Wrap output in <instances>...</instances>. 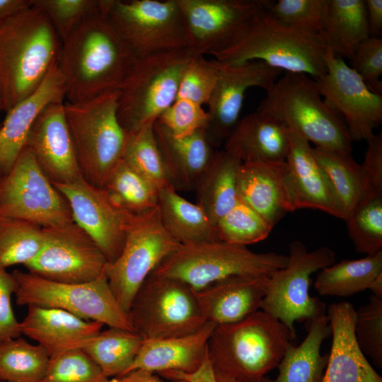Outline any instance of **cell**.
<instances>
[{
	"instance_id": "49",
	"label": "cell",
	"mask_w": 382,
	"mask_h": 382,
	"mask_svg": "<svg viewBox=\"0 0 382 382\" xmlns=\"http://www.w3.org/2000/svg\"><path fill=\"white\" fill-rule=\"evenodd\" d=\"M349 66L374 93L382 95V38L369 36L357 47Z\"/></svg>"
},
{
	"instance_id": "61",
	"label": "cell",
	"mask_w": 382,
	"mask_h": 382,
	"mask_svg": "<svg viewBox=\"0 0 382 382\" xmlns=\"http://www.w3.org/2000/svg\"><path fill=\"white\" fill-rule=\"evenodd\" d=\"M0 382H2V381H0Z\"/></svg>"
},
{
	"instance_id": "14",
	"label": "cell",
	"mask_w": 382,
	"mask_h": 382,
	"mask_svg": "<svg viewBox=\"0 0 382 382\" xmlns=\"http://www.w3.org/2000/svg\"><path fill=\"white\" fill-rule=\"evenodd\" d=\"M0 217L25 220L42 228L74 222L66 199L26 147L0 179Z\"/></svg>"
},
{
	"instance_id": "3",
	"label": "cell",
	"mask_w": 382,
	"mask_h": 382,
	"mask_svg": "<svg viewBox=\"0 0 382 382\" xmlns=\"http://www.w3.org/2000/svg\"><path fill=\"white\" fill-rule=\"evenodd\" d=\"M295 339L287 326L259 310L240 320L216 325L207 342V354L216 376L261 382Z\"/></svg>"
},
{
	"instance_id": "20",
	"label": "cell",
	"mask_w": 382,
	"mask_h": 382,
	"mask_svg": "<svg viewBox=\"0 0 382 382\" xmlns=\"http://www.w3.org/2000/svg\"><path fill=\"white\" fill-rule=\"evenodd\" d=\"M25 147L53 185L70 183L82 177L64 100L49 105L41 112L29 132Z\"/></svg>"
},
{
	"instance_id": "11",
	"label": "cell",
	"mask_w": 382,
	"mask_h": 382,
	"mask_svg": "<svg viewBox=\"0 0 382 382\" xmlns=\"http://www.w3.org/2000/svg\"><path fill=\"white\" fill-rule=\"evenodd\" d=\"M104 13L137 58L189 48L177 0H105Z\"/></svg>"
},
{
	"instance_id": "54",
	"label": "cell",
	"mask_w": 382,
	"mask_h": 382,
	"mask_svg": "<svg viewBox=\"0 0 382 382\" xmlns=\"http://www.w3.org/2000/svg\"><path fill=\"white\" fill-rule=\"evenodd\" d=\"M107 382H167L161 379L154 372L144 369H135L125 374L109 378ZM168 382H187L171 381Z\"/></svg>"
},
{
	"instance_id": "52",
	"label": "cell",
	"mask_w": 382,
	"mask_h": 382,
	"mask_svg": "<svg viewBox=\"0 0 382 382\" xmlns=\"http://www.w3.org/2000/svg\"><path fill=\"white\" fill-rule=\"evenodd\" d=\"M158 374L170 381H184L187 382H217L207 352L202 365L193 373L185 374L170 371L162 372Z\"/></svg>"
},
{
	"instance_id": "23",
	"label": "cell",
	"mask_w": 382,
	"mask_h": 382,
	"mask_svg": "<svg viewBox=\"0 0 382 382\" xmlns=\"http://www.w3.org/2000/svg\"><path fill=\"white\" fill-rule=\"evenodd\" d=\"M269 277L233 275L195 291L207 322L231 323L259 311L267 291Z\"/></svg>"
},
{
	"instance_id": "44",
	"label": "cell",
	"mask_w": 382,
	"mask_h": 382,
	"mask_svg": "<svg viewBox=\"0 0 382 382\" xmlns=\"http://www.w3.org/2000/svg\"><path fill=\"white\" fill-rule=\"evenodd\" d=\"M104 0H30L48 18L61 41L83 20L103 11Z\"/></svg>"
},
{
	"instance_id": "2",
	"label": "cell",
	"mask_w": 382,
	"mask_h": 382,
	"mask_svg": "<svg viewBox=\"0 0 382 382\" xmlns=\"http://www.w3.org/2000/svg\"><path fill=\"white\" fill-rule=\"evenodd\" d=\"M62 41L30 5L0 21V98L7 112L33 93L58 64Z\"/></svg>"
},
{
	"instance_id": "17",
	"label": "cell",
	"mask_w": 382,
	"mask_h": 382,
	"mask_svg": "<svg viewBox=\"0 0 382 382\" xmlns=\"http://www.w3.org/2000/svg\"><path fill=\"white\" fill-rule=\"evenodd\" d=\"M326 71L315 81L324 103L344 121L352 141H367L382 122V95L328 48Z\"/></svg>"
},
{
	"instance_id": "19",
	"label": "cell",
	"mask_w": 382,
	"mask_h": 382,
	"mask_svg": "<svg viewBox=\"0 0 382 382\" xmlns=\"http://www.w3.org/2000/svg\"><path fill=\"white\" fill-rule=\"evenodd\" d=\"M217 80L208 105L206 133L213 147L224 144L240 117L246 91L269 90L283 72L260 61L226 64L215 60Z\"/></svg>"
},
{
	"instance_id": "5",
	"label": "cell",
	"mask_w": 382,
	"mask_h": 382,
	"mask_svg": "<svg viewBox=\"0 0 382 382\" xmlns=\"http://www.w3.org/2000/svg\"><path fill=\"white\" fill-rule=\"evenodd\" d=\"M119 90L64 103L65 116L82 178L102 188L122 159L127 132L117 117Z\"/></svg>"
},
{
	"instance_id": "21",
	"label": "cell",
	"mask_w": 382,
	"mask_h": 382,
	"mask_svg": "<svg viewBox=\"0 0 382 382\" xmlns=\"http://www.w3.org/2000/svg\"><path fill=\"white\" fill-rule=\"evenodd\" d=\"M237 195L272 227L295 211L284 162L242 163L237 177Z\"/></svg>"
},
{
	"instance_id": "28",
	"label": "cell",
	"mask_w": 382,
	"mask_h": 382,
	"mask_svg": "<svg viewBox=\"0 0 382 382\" xmlns=\"http://www.w3.org/2000/svg\"><path fill=\"white\" fill-rule=\"evenodd\" d=\"M154 132L171 185L175 190H195L215 152L206 130L201 129L190 136L175 138L155 121Z\"/></svg>"
},
{
	"instance_id": "32",
	"label": "cell",
	"mask_w": 382,
	"mask_h": 382,
	"mask_svg": "<svg viewBox=\"0 0 382 382\" xmlns=\"http://www.w3.org/2000/svg\"><path fill=\"white\" fill-rule=\"evenodd\" d=\"M321 35L336 57L350 59L370 36L365 0H325Z\"/></svg>"
},
{
	"instance_id": "39",
	"label": "cell",
	"mask_w": 382,
	"mask_h": 382,
	"mask_svg": "<svg viewBox=\"0 0 382 382\" xmlns=\"http://www.w3.org/2000/svg\"><path fill=\"white\" fill-rule=\"evenodd\" d=\"M44 238L43 228L35 224L0 217V267L25 266L40 252Z\"/></svg>"
},
{
	"instance_id": "9",
	"label": "cell",
	"mask_w": 382,
	"mask_h": 382,
	"mask_svg": "<svg viewBox=\"0 0 382 382\" xmlns=\"http://www.w3.org/2000/svg\"><path fill=\"white\" fill-rule=\"evenodd\" d=\"M127 313L144 340L193 334L207 323L190 286L152 273L136 292Z\"/></svg>"
},
{
	"instance_id": "10",
	"label": "cell",
	"mask_w": 382,
	"mask_h": 382,
	"mask_svg": "<svg viewBox=\"0 0 382 382\" xmlns=\"http://www.w3.org/2000/svg\"><path fill=\"white\" fill-rule=\"evenodd\" d=\"M15 292L19 306L56 308L86 320L135 332L128 313L115 296L105 273L84 283H64L16 270Z\"/></svg>"
},
{
	"instance_id": "12",
	"label": "cell",
	"mask_w": 382,
	"mask_h": 382,
	"mask_svg": "<svg viewBox=\"0 0 382 382\" xmlns=\"http://www.w3.org/2000/svg\"><path fill=\"white\" fill-rule=\"evenodd\" d=\"M286 265L269 277V285L260 310L277 318L295 332V322L310 320L325 314L326 305L309 295L313 273L332 265L335 253L322 246L308 251L298 240L289 246Z\"/></svg>"
},
{
	"instance_id": "43",
	"label": "cell",
	"mask_w": 382,
	"mask_h": 382,
	"mask_svg": "<svg viewBox=\"0 0 382 382\" xmlns=\"http://www.w3.org/2000/svg\"><path fill=\"white\" fill-rule=\"evenodd\" d=\"M108 379L82 349H74L50 357L42 382H107Z\"/></svg>"
},
{
	"instance_id": "33",
	"label": "cell",
	"mask_w": 382,
	"mask_h": 382,
	"mask_svg": "<svg viewBox=\"0 0 382 382\" xmlns=\"http://www.w3.org/2000/svg\"><path fill=\"white\" fill-rule=\"evenodd\" d=\"M241 163L224 149L215 151L196 185L197 203L215 226L238 201L237 177Z\"/></svg>"
},
{
	"instance_id": "57",
	"label": "cell",
	"mask_w": 382,
	"mask_h": 382,
	"mask_svg": "<svg viewBox=\"0 0 382 382\" xmlns=\"http://www.w3.org/2000/svg\"><path fill=\"white\" fill-rule=\"evenodd\" d=\"M215 377H216V379L217 382H233V381H231L230 379H228V378H222V377H217L216 376H215Z\"/></svg>"
},
{
	"instance_id": "31",
	"label": "cell",
	"mask_w": 382,
	"mask_h": 382,
	"mask_svg": "<svg viewBox=\"0 0 382 382\" xmlns=\"http://www.w3.org/2000/svg\"><path fill=\"white\" fill-rule=\"evenodd\" d=\"M158 206L164 228L180 245L221 241L204 210L181 197L173 186L159 190Z\"/></svg>"
},
{
	"instance_id": "41",
	"label": "cell",
	"mask_w": 382,
	"mask_h": 382,
	"mask_svg": "<svg viewBox=\"0 0 382 382\" xmlns=\"http://www.w3.org/2000/svg\"><path fill=\"white\" fill-rule=\"evenodd\" d=\"M345 221L357 252L367 255L382 250V195L364 198Z\"/></svg>"
},
{
	"instance_id": "7",
	"label": "cell",
	"mask_w": 382,
	"mask_h": 382,
	"mask_svg": "<svg viewBox=\"0 0 382 382\" xmlns=\"http://www.w3.org/2000/svg\"><path fill=\"white\" fill-rule=\"evenodd\" d=\"M196 55L185 48L137 59L119 88L117 117L127 133L154 122L173 103L183 74Z\"/></svg>"
},
{
	"instance_id": "8",
	"label": "cell",
	"mask_w": 382,
	"mask_h": 382,
	"mask_svg": "<svg viewBox=\"0 0 382 382\" xmlns=\"http://www.w3.org/2000/svg\"><path fill=\"white\" fill-rule=\"evenodd\" d=\"M287 260L285 255L255 253L223 241L180 244L151 273L176 278L198 291L233 275L270 276Z\"/></svg>"
},
{
	"instance_id": "26",
	"label": "cell",
	"mask_w": 382,
	"mask_h": 382,
	"mask_svg": "<svg viewBox=\"0 0 382 382\" xmlns=\"http://www.w3.org/2000/svg\"><path fill=\"white\" fill-rule=\"evenodd\" d=\"M103 325L60 308L38 306H28L27 314L20 322L21 334L42 346L50 357L82 349Z\"/></svg>"
},
{
	"instance_id": "22",
	"label": "cell",
	"mask_w": 382,
	"mask_h": 382,
	"mask_svg": "<svg viewBox=\"0 0 382 382\" xmlns=\"http://www.w3.org/2000/svg\"><path fill=\"white\" fill-rule=\"evenodd\" d=\"M355 312L347 301L330 304L327 316L332 345L321 382H382L359 348L354 332Z\"/></svg>"
},
{
	"instance_id": "37",
	"label": "cell",
	"mask_w": 382,
	"mask_h": 382,
	"mask_svg": "<svg viewBox=\"0 0 382 382\" xmlns=\"http://www.w3.org/2000/svg\"><path fill=\"white\" fill-rule=\"evenodd\" d=\"M102 189L115 205L132 215L149 212L158 204L159 189L122 159Z\"/></svg>"
},
{
	"instance_id": "27",
	"label": "cell",
	"mask_w": 382,
	"mask_h": 382,
	"mask_svg": "<svg viewBox=\"0 0 382 382\" xmlns=\"http://www.w3.org/2000/svg\"><path fill=\"white\" fill-rule=\"evenodd\" d=\"M224 144V150L242 163L284 162L289 129L277 117L256 110L238 120Z\"/></svg>"
},
{
	"instance_id": "35",
	"label": "cell",
	"mask_w": 382,
	"mask_h": 382,
	"mask_svg": "<svg viewBox=\"0 0 382 382\" xmlns=\"http://www.w3.org/2000/svg\"><path fill=\"white\" fill-rule=\"evenodd\" d=\"M382 273V250L357 260H342L322 269L314 286L320 295L349 296L369 289Z\"/></svg>"
},
{
	"instance_id": "47",
	"label": "cell",
	"mask_w": 382,
	"mask_h": 382,
	"mask_svg": "<svg viewBox=\"0 0 382 382\" xmlns=\"http://www.w3.org/2000/svg\"><path fill=\"white\" fill-rule=\"evenodd\" d=\"M216 80L214 59L207 60L203 55H196L183 74L175 100L185 99L200 105L207 104Z\"/></svg>"
},
{
	"instance_id": "59",
	"label": "cell",
	"mask_w": 382,
	"mask_h": 382,
	"mask_svg": "<svg viewBox=\"0 0 382 382\" xmlns=\"http://www.w3.org/2000/svg\"><path fill=\"white\" fill-rule=\"evenodd\" d=\"M2 175H3V174H2L1 171L0 170V179H1Z\"/></svg>"
},
{
	"instance_id": "58",
	"label": "cell",
	"mask_w": 382,
	"mask_h": 382,
	"mask_svg": "<svg viewBox=\"0 0 382 382\" xmlns=\"http://www.w3.org/2000/svg\"><path fill=\"white\" fill-rule=\"evenodd\" d=\"M3 110L4 111V105L2 104L1 100L0 98V112H1Z\"/></svg>"
},
{
	"instance_id": "46",
	"label": "cell",
	"mask_w": 382,
	"mask_h": 382,
	"mask_svg": "<svg viewBox=\"0 0 382 382\" xmlns=\"http://www.w3.org/2000/svg\"><path fill=\"white\" fill-rule=\"evenodd\" d=\"M325 0L269 1L266 10L289 26L321 34Z\"/></svg>"
},
{
	"instance_id": "55",
	"label": "cell",
	"mask_w": 382,
	"mask_h": 382,
	"mask_svg": "<svg viewBox=\"0 0 382 382\" xmlns=\"http://www.w3.org/2000/svg\"><path fill=\"white\" fill-rule=\"evenodd\" d=\"M30 5V0H0V21Z\"/></svg>"
},
{
	"instance_id": "34",
	"label": "cell",
	"mask_w": 382,
	"mask_h": 382,
	"mask_svg": "<svg viewBox=\"0 0 382 382\" xmlns=\"http://www.w3.org/2000/svg\"><path fill=\"white\" fill-rule=\"evenodd\" d=\"M336 202L345 220L357 204L372 195L361 166L352 154L313 147Z\"/></svg>"
},
{
	"instance_id": "60",
	"label": "cell",
	"mask_w": 382,
	"mask_h": 382,
	"mask_svg": "<svg viewBox=\"0 0 382 382\" xmlns=\"http://www.w3.org/2000/svg\"><path fill=\"white\" fill-rule=\"evenodd\" d=\"M1 123H0V127H1Z\"/></svg>"
},
{
	"instance_id": "29",
	"label": "cell",
	"mask_w": 382,
	"mask_h": 382,
	"mask_svg": "<svg viewBox=\"0 0 382 382\" xmlns=\"http://www.w3.org/2000/svg\"><path fill=\"white\" fill-rule=\"evenodd\" d=\"M216 325L207 322L193 334L144 340L125 374L135 369H144L156 374L170 371L185 374L195 372L206 357L207 342Z\"/></svg>"
},
{
	"instance_id": "15",
	"label": "cell",
	"mask_w": 382,
	"mask_h": 382,
	"mask_svg": "<svg viewBox=\"0 0 382 382\" xmlns=\"http://www.w3.org/2000/svg\"><path fill=\"white\" fill-rule=\"evenodd\" d=\"M267 0H177L189 49L197 55H215L236 43Z\"/></svg>"
},
{
	"instance_id": "25",
	"label": "cell",
	"mask_w": 382,
	"mask_h": 382,
	"mask_svg": "<svg viewBox=\"0 0 382 382\" xmlns=\"http://www.w3.org/2000/svg\"><path fill=\"white\" fill-rule=\"evenodd\" d=\"M294 209H318L337 218L343 215L310 143L289 129V149L285 160Z\"/></svg>"
},
{
	"instance_id": "51",
	"label": "cell",
	"mask_w": 382,
	"mask_h": 382,
	"mask_svg": "<svg viewBox=\"0 0 382 382\" xmlns=\"http://www.w3.org/2000/svg\"><path fill=\"white\" fill-rule=\"evenodd\" d=\"M361 164L372 193L382 194V134H374L367 141Z\"/></svg>"
},
{
	"instance_id": "36",
	"label": "cell",
	"mask_w": 382,
	"mask_h": 382,
	"mask_svg": "<svg viewBox=\"0 0 382 382\" xmlns=\"http://www.w3.org/2000/svg\"><path fill=\"white\" fill-rule=\"evenodd\" d=\"M143 342L135 332L108 327L93 337L82 349L110 378L126 373Z\"/></svg>"
},
{
	"instance_id": "1",
	"label": "cell",
	"mask_w": 382,
	"mask_h": 382,
	"mask_svg": "<svg viewBox=\"0 0 382 382\" xmlns=\"http://www.w3.org/2000/svg\"><path fill=\"white\" fill-rule=\"evenodd\" d=\"M137 59L103 11L87 17L62 41L58 67L67 102L119 90Z\"/></svg>"
},
{
	"instance_id": "30",
	"label": "cell",
	"mask_w": 382,
	"mask_h": 382,
	"mask_svg": "<svg viewBox=\"0 0 382 382\" xmlns=\"http://www.w3.org/2000/svg\"><path fill=\"white\" fill-rule=\"evenodd\" d=\"M308 331L302 342L293 344L286 350L277 366V376H265L261 382H321L328 363V354H320L323 342L332 335V329L325 314L306 321Z\"/></svg>"
},
{
	"instance_id": "13",
	"label": "cell",
	"mask_w": 382,
	"mask_h": 382,
	"mask_svg": "<svg viewBox=\"0 0 382 382\" xmlns=\"http://www.w3.org/2000/svg\"><path fill=\"white\" fill-rule=\"evenodd\" d=\"M179 245L164 228L158 206L133 217L120 255L105 268L110 289L127 313L143 282Z\"/></svg>"
},
{
	"instance_id": "45",
	"label": "cell",
	"mask_w": 382,
	"mask_h": 382,
	"mask_svg": "<svg viewBox=\"0 0 382 382\" xmlns=\"http://www.w3.org/2000/svg\"><path fill=\"white\" fill-rule=\"evenodd\" d=\"M357 342L378 368L382 367V298L371 296L356 310L354 328Z\"/></svg>"
},
{
	"instance_id": "24",
	"label": "cell",
	"mask_w": 382,
	"mask_h": 382,
	"mask_svg": "<svg viewBox=\"0 0 382 382\" xmlns=\"http://www.w3.org/2000/svg\"><path fill=\"white\" fill-rule=\"evenodd\" d=\"M64 98V82L57 64L33 93L6 112L0 127V170L3 175L11 169L25 147L41 112L49 105Z\"/></svg>"
},
{
	"instance_id": "18",
	"label": "cell",
	"mask_w": 382,
	"mask_h": 382,
	"mask_svg": "<svg viewBox=\"0 0 382 382\" xmlns=\"http://www.w3.org/2000/svg\"><path fill=\"white\" fill-rule=\"evenodd\" d=\"M54 187L68 203L74 221L100 248L108 263L120 255L128 227L135 215L115 205L105 192L82 177Z\"/></svg>"
},
{
	"instance_id": "16",
	"label": "cell",
	"mask_w": 382,
	"mask_h": 382,
	"mask_svg": "<svg viewBox=\"0 0 382 382\" xmlns=\"http://www.w3.org/2000/svg\"><path fill=\"white\" fill-rule=\"evenodd\" d=\"M43 230V245L37 256L25 266L28 272L64 283L88 282L105 273V257L74 221Z\"/></svg>"
},
{
	"instance_id": "4",
	"label": "cell",
	"mask_w": 382,
	"mask_h": 382,
	"mask_svg": "<svg viewBox=\"0 0 382 382\" xmlns=\"http://www.w3.org/2000/svg\"><path fill=\"white\" fill-rule=\"evenodd\" d=\"M327 50L321 34L284 24L265 8L236 43L214 57L226 64L260 61L283 73L316 81L326 71Z\"/></svg>"
},
{
	"instance_id": "38",
	"label": "cell",
	"mask_w": 382,
	"mask_h": 382,
	"mask_svg": "<svg viewBox=\"0 0 382 382\" xmlns=\"http://www.w3.org/2000/svg\"><path fill=\"white\" fill-rule=\"evenodd\" d=\"M50 357L40 345L23 337L0 343V381L42 382Z\"/></svg>"
},
{
	"instance_id": "6",
	"label": "cell",
	"mask_w": 382,
	"mask_h": 382,
	"mask_svg": "<svg viewBox=\"0 0 382 382\" xmlns=\"http://www.w3.org/2000/svg\"><path fill=\"white\" fill-rule=\"evenodd\" d=\"M256 110L277 117L315 147L352 153V140L344 121L324 103L308 76L284 73Z\"/></svg>"
},
{
	"instance_id": "42",
	"label": "cell",
	"mask_w": 382,
	"mask_h": 382,
	"mask_svg": "<svg viewBox=\"0 0 382 382\" xmlns=\"http://www.w3.org/2000/svg\"><path fill=\"white\" fill-rule=\"evenodd\" d=\"M216 227L221 241L243 246L263 241L273 228L240 200L219 220Z\"/></svg>"
},
{
	"instance_id": "40",
	"label": "cell",
	"mask_w": 382,
	"mask_h": 382,
	"mask_svg": "<svg viewBox=\"0 0 382 382\" xmlns=\"http://www.w3.org/2000/svg\"><path fill=\"white\" fill-rule=\"evenodd\" d=\"M154 123L127 133L122 160L160 190L172 185L156 141Z\"/></svg>"
},
{
	"instance_id": "53",
	"label": "cell",
	"mask_w": 382,
	"mask_h": 382,
	"mask_svg": "<svg viewBox=\"0 0 382 382\" xmlns=\"http://www.w3.org/2000/svg\"><path fill=\"white\" fill-rule=\"evenodd\" d=\"M370 36L381 37L382 0H365Z\"/></svg>"
},
{
	"instance_id": "48",
	"label": "cell",
	"mask_w": 382,
	"mask_h": 382,
	"mask_svg": "<svg viewBox=\"0 0 382 382\" xmlns=\"http://www.w3.org/2000/svg\"><path fill=\"white\" fill-rule=\"evenodd\" d=\"M156 121L174 137L183 138L199 129H206L209 115L202 105L185 99H176Z\"/></svg>"
},
{
	"instance_id": "50",
	"label": "cell",
	"mask_w": 382,
	"mask_h": 382,
	"mask_svg": "<svg viewBox=\"0 0 382 382\" xmlns=\"http://www.w3.org/2000/svg\"><path fill=\"white\" fill-rule=\"evenodd\" d=\"M16 281L6 268L0 267V343L21 337L20 322L11 306V296L16 292Z\"/></svg>"
},
{
	"instance_id": "56",
	"label": "cell",
	"mask_w": 382,
	"mask_h": 382,
	"mask_svg": "<svg viewBox=\"0 0 382 382\" xmlns=\"http://www.w3.org/2000/svg\"><path fill=\"white\" fill-rule=\"evenodd\" d=\"M369 289L373 292L374 296L382 298V273L374 279L369 285Z\"/></svg>"
}]
</instances>
